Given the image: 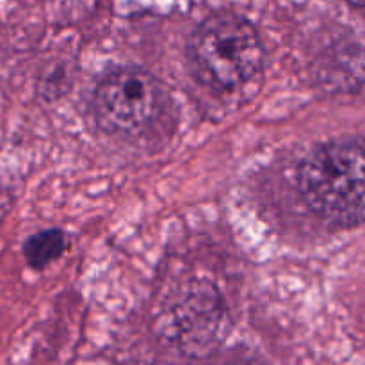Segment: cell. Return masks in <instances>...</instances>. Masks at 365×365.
<instances>
[{
  "instance_id": "6da1fadb",
  "label": "cell",
  "mask_w": 365,
  "mask_h": 365,
  "mask_svg": "<svg viewBox=\"0 0 365 365\" xmlns=\"http://www.w3.org/2000/svg\"><path fill=\"white\" fill-rule=\"evenodd\" d=\"M298 187L307 205L328 223H365V141L335 139L299 164Z\"/></svg>"
},
{
  "instance_id": "7a4b0ae2",
  "label": "cell",
  "mask_w": 365,
  "mask_h": 365,
  "mask_svg": "<svg viewBox=\"0 0 365 365\" xmlns=\"http://www.w3.org/2000/svg\"><path fill=\"white\" fill-rule=\"evenodd\" d=\"M189 56L200 78L217 89H234L259 73L264 45L248 20L216 14L192 32Z\"/></svg>"
},
{
  "instance_id": "3957f363",
  "label": "cell",
  "mask_w": 365,
  "mask_h": 365,
  "mask_svg": "<svg viewBox=\"0 0 365 365\" xmlns=\"http://www.w3.org/2000/svg\"><path fill=\"white\" fill-rule=\"evenodd\" d=\"M163 100V88L153 75L139 68H120L100 81L93 109L102 130L139 135L159 116Z\"/></svg>"
},
{
  "instance_id": "277c9868",
  "label": "cell",
  "mask_w": 365,
  "mask_h": 365,
  "mask_svg": "<svg viewBox=\"0 0 365 365\" xmlns=\"http://www.w3.org/2000/svg\"><path fill=\"white\" fill-rule=\"evenodd\" d=\"M66 248V235L61 230H45L32 235L24 246L25 259L32 267H45Z\"/></svg>"
},
{
  "instance_id": "5b68a950",
  "label": "cell",
  "mask_w": 365,
  "mask_h": 365,
  "mask_svg": "<svg viewBox=\"0 0 365 365\" xmlns=\"http://www.w3.org/2000/svg\"><path fill=\"white\" fill-rule=\"evenodd\" d=\"M349 4H353V6L356 7H365V0H348Z\"/></svg>"
}]
</instances>
